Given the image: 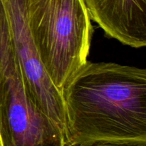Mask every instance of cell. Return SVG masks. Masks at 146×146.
Wrapping results in <instances>:
<instances>
[{"label": "cell", "mask_w": 146, "mask_h": 146, "mask_svg": "<svg viewBox=\"0 0 146 146\" xmlns=\"http://www.w3.org/2000/svg\"><path fill=\"white\" fill-rule=\"evenodd\" d=\"M0 146H67L65 132L38 106L27 86L1 0Z\"/></svg>", "instance_id": "3"}, {"label": "cell", "mask_w": 146, "mask_h": 146, "mask_svg": "<svg viewBox=\"0 0 146 146\" xmlns=\"http://www.w3.org/2000/svg\"><path fill=\"white\" fill-rule=\"evenodd\" d=\"M67 146L146 143V70L87 61L61 91Z\"/></svg>", "instance_id": "1"}, {"label": "cell", "mask_w": 146, "mask_h": 146, "mask_svg": "<svg viewBox=\"0 0 146 146\" xmlns=\"http://www.w3.org/2000/svg\"><path fill=\"white\" fill-rule=\"evenodd\" d=\"M90 17L110 37L133 48L146 45V0H84Z\"/></svg>", "instance_id": "5"}, {"label": "cell", "mask_w": 146, "mask_h": 146, "mask_svg": "<svg viewBox=\"0 0 146 146\" xmlns=\"http://www.w3.org/2000/svg\"><path fill=\"white\" fill-rule=\"evenodd\" d=\"M77 146H146V143H111L98 142Z\"/></svg>", "instance_id": "6"}, {"label": "cell", "mask_w": 146, "mask_h": 146, "mask_svg": "<svg viewBox=\"0 0 146 146\" xmlns=\"http://www.w3.org/2000/svg\"><path fill=\"white\" fill-rule=\"evenodd\" d=\"M7 13L13 48L27 85L38 106L66 134V115L61 94L40 61L27 21V0H1Z\"/></svg>", "instance_id": "4"}, {"label": "cell", "mask_w": 146, "mask_h": 146, "mask_svg": "<svg viewBox=\"0 0 146 146\" xmlns=\"http://www.w3.org/2000/svg\"><path fill=\"white\" fill-rule=\"evenodd\" d=\"M27 12L40 61L61 92L88 61L93 28L85 1L27 0Z\"/></svg>", "instance_id": "2"}]
</instances>
